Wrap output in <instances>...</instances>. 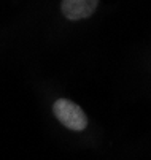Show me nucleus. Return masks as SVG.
Masks as SVG:
<instances>
[{
	"instance_id": "f03ea898",
	"label": "nucleus",
	"mask_w": 151,
	"mask_h": 160,
	"mask_svg": "<svg viewBox=\"0 0 151 160\" xmlns=\"http://www.w3.org/2000/svg\"><path fill=\"white\" fill-rule=\"evenodd\" d=\"M100 0H62L60 11L69 21L88 19L97 10Z\"/></svg>"
},
{
	"instance_id": "f257e3e1",
	"label": "nucleus",
	"mask_w": 151,
	"mask_h": 160,
	"mask_svg": "<svg viewBox=\"0 0 151 160\" xmlns=\"http://www.w3.org/2000/svg\"><path fill=\"white\" fill-rule=\"evenodd\" d=\"M53 112L56 119L72 132H83L88 128V116L75 102L69 98H57L53 103Z\"/></svg>"
}]
</instances>
